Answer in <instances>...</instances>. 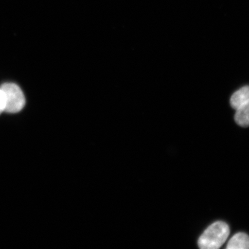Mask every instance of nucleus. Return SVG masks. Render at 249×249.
<instances>
[{
	"label": "nucleus",
	"mask_w": 249,
	"mask_h": 249,
	"mask_svg": "<svg viewBox=\"0 0 249 249\" xmlns=\"http://www.w3.org/2000/svg\"><path fill=\"white\" fill-rule=\"evenodd\" d=\"M229 235L230 228L227 223L214 222L199 238L198 247L202 249H219L225 244Z\"/></svg>",
	"instance_id": "nucleus-1"
},
{
	"label": "nucleus",
	"mask_w": 249,
	"mask_h": 249,
	"mask_svg": "<svg viewBox=\"0 0 249 249\" xmlns=\"http://www.w3.org/2000/svg\"><path fill=\"white\" fill-rule=\"evenodd\" d=\"M6 101L5 111L9 113H17L23 108L26 99L20 87L14 83H4L1 87Z\"/></svg>",
	"instance_id": "nucleus-2"
},
{
	"label": "nucleus",
	"mask_w": 249,
	"mask_h": 249,
	"mask_svg": "<svg viewBox=\"0 0 249 249\" xmlns=\"http://www.w3.org/2000/svg\"><path fill=\"white\" fill-rule=\"evenodd\" d=\"M249 102V86L242 87L232 95L230 99L231 107L236 110Z\"/></svg>",
	"instance_id": "nucleus-3"
},
{
	"label": "nucleus",
	"mask_w": 249,
	"mask_h": 249,
	"mask_svg": "<svg viewBox=\"0 0 249 249\" xmlns=\"http://www.w3.org/2000/svg\"><path fill=\"white\" fill-rule=\"evenodd\" d=\"M227 249H249V236L247 233H236L227 244Z\"/></svg>",
	"instance_id": "nucleus-4"
},
{
	"label": "nucleus",
	"mask_w": 249,
	"mask_h": 249,
	"mask_svg": "<svg viewBox=\"0 0 249 249\" xmlns=\"http://www.w3.org/2000/svg\"><path fill=\"white\" fill-rule=\"evenodd\" d=\"M236 111L235 121L236 124L242 127L249 126V102Z\"/></svg>",
	"instance_id": "nucleus-5"
},
{
	"label": "nucleus",
	"mask_w": 249,
	"mask_h": 249,
	"mask_svg": "<svg viewBox=\"0 0 249 249\" xmlns=\"http://www.w3.org/2000/svg\"><path fill=\"white\" fill-rule=\"evenodd\" d=\"M6 107L5 96L4 92L0 89V114L5 111Z\"/></svg>",
	"instance_id": "nucleus-6"
}]
</instances>
